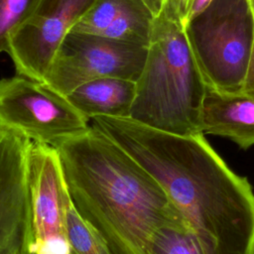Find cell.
Segmentation results:
<instances>
[{
	"label": "cell",
	"instance_id": "6da1fadb",
	"mask_svg": "<svg viewBox=\"0 0 254 254\" xmlns=\"http://www.w3.org/2000/svg\"><path fill=\"white\" fill-rule=\"evenodd\" d=\"M91 125L115 142L165 190L203 254H254V190L199 133L180 136L130 117Z\"/></svg>",
	"mask_w": 254,
	"mask_h": 254
},
{
	"label": "cell",
	"instance_id": "7a4b0ae2",
	"mask_svg": "<svg viewBox=\"0 0 254 254\" xmlns=\"http://www.w3.org/2000/svg\"><path fill=\"white\" fill-rule=\"evenodd\" d=\"M56 149L73 205L109 254H149L158 229L190 228L162 186L94 126Z\"/></svg>",
	"mask_w": 254,
	"mask_h": 254
},
{
	"label": "cell",
	"instance_id": "3957f363",
	"mask_svg": "<svg viewBox=\"0 0 254 254\" xmlns=\"http://www.w3.org/2000/svg\"><path fill=\"white\" fill-rule=\"evenodd\" d=\"M205 91L183 28L159 14L130 118L175 135L199 134Z\"/></svg>",
	"mask_w": 254,
	"mask_h": 254
},
{
	"label": "cell",
	"instance_id": "277c9868",
	"mask_svg": "<svg viewBox=\"0 0 254 254\" xmlns=\"http://www.w3.org/2000/svg\"><path fill=\"white\" fill-rule=\"evenodd\" d=\"M183 30L206 87L242 93L254 42V15L248 1L213 0Z\"/></svg>",
	"mask_w": 254,
	"mask_h": 254
},
{
	"label": "cell",
	"instance_id": "5b68a950",
	"mask_svg": "<svg viewBox=\"0 0 254 254\" xmlns=\"http://www.w3.org/2000/svg\"><path fill=\"white\" fill-rule=\"evenodd\" d=\"M89 120L43 82L16 74L0 79V125L58 148L84 133Z\"/></svg>",
	"mask_w": 254,
	"mask_h": 254
},
{
	"label": "cell",
	"instance_id": "8992f818",
	"mask_svg": "<svg viewBox=\"0 0 254 254\" xmlns=\"http://www.w3.org/2000/svg\"><path fill=\"white\" fill-rule=\"evenodd\" d=\"M147 54L148 47L70 31L57 50L43 83L66 96L80 84L100 77L136 82Z\"/></svg>",
	"mask_w": 254,
	"mask_h": 254
},
{
	"label": "cell",
	"instance_id": "52a82bcc",
	"mask_svg": "<svg viewBox=\"0 0 254 254\" xmlns=\"http://www.w3.org/2000/svg\"><path fill=\"white\" fill-rule=\"evenodd\" d=\"M31 254H74L66 229L70 195L56 148L33 142L29 157Z\"/></svg>",
	"mask_w": 254,
	"mask_h": 254
},
{
	"label": "cell",
	"instance_id": "ba28073f",
	"mask_svg": "<svg viewBox=\"0 0 254 254\" xmlns=\"http://www.w3.org/2000/svg\"><path fill=\"white\" fill-rule=\"evenodd\" d=\"M94 0H41L32 16L13 34L10 56L16 74L43 82L64 37Z\"/></svg>",
	"mask_w": 254,
	"mask_h": 254
},
{
	"label": "cell",
	"instance_id": "9c48e42d",
	"mask_svg": "<svg viewBox=\"0 0 254 254\" xmlns=\"http://www.w3.org/2000/svg\"><path fill=\"white\" fill-rule=\"evenodd\" d=\"M32 143L0 125V254H31Z\"/></svg>",
	"mask_w": 254,
	"mask_h": 254
},
{
	"label": "cell",
	"instance_id": "30bf717a",
	"mask_svg": "<svg viewBox=\"0 0 254 254\" xmlns=\"http://www.w3.org/2000/svg\"><path fill=\"white\" fill-rule=\"evenodd\" d=\"M202 134L230 139L242 149L254 145V98L206 87L200 114Z\"/></svg>",
	"mask_w": 254,
	"mask_h": 254
},
{
	"label": "cell",
	"instance_id": "8fae6325",
	"mask_svg": "<svg viewBox=\"0 0 254 254\" xmlns=\"http://www.w3.org/2000/svg\"><path fill=\"white\" fill-rule=\"evenodd\" d=\"M136 82L119 77H100L84 82L65 97L89 121L98 116L130 117Z\"/></svg>",
	"mask_w": 254,
	"mask_h": 254
},
{
	"label": "cell",
	"instance_id": "7c38bea8",
	"mask_svg": "<svg viewBox=\"0 0 254 254\" xmlns=\"http://www.w3.org/2000/svg\"><path fill=\"white\" fill-rule=\"evenodd\" d=\"M67 238L74 254H109L99 234L78 213L71 198L66 208Z\"/></svg>",
	"mask_w": 254,
	"mask_h": 254
},
{
	"label": "cell",
	"instance_id": "4fadbf2b",
	"mask_svg": "<svg viewBox=\"0 0 254 254\" xmlns=\"http://www.w3.org/2000/svg\"><path fill=\"white\" fill-rule=\"evenodd\" d=\"M149 254H203L190 228L162 227L152 236Z\"/></svg>",
	"mask_w": 254,
	"mask_h": 254
},
{
	"label": "cell",
	"instance_id": "5bb4252c",
	"mask_svg": "<svg viewBox=\"0 0 254 254\" xmlns=\"http://www.w3.org/2000/svg\"><path fill=\"white\" fill-rule=\"evenodd\" d=\"M132 0H94L71 31L102 36Z\"/></svg>",
	"mask_w": 254,
	"mask_h": 254
},
{
	"label": "cell",
	"instance_id": "9a60e30c",
	"mask_svg": "<svg viewBox=\"0 0 254 254\" xmlns=\"http://www.w3.org/2000/svg\"><path fill=\"white\" fill-rule=\"evenodd\" d=\"M41 0H0V54L9 53L13 34L32 16Z\"/></svg>",
	"mask_w": 254,
	"mask_h": 254
},
{
	"label": "cell",
	"instance_id": "2e32d148",
	"mask_svg": "<svg viewBox=\"0 0 254 254\" xmlns=\"http://www.w3.org/2000/svg\"><path fill=\"white\" fill-rule=\"evenodd\" d=\"M192 2L193 0H165L160 14L184 29L188 23Z\"/></svg>",
	"mask_w": 254,
	"mask_h": 254
},
{
	"label": "cell",
	"instance_id": "e0dca14e",
	"mask_svg": "<svg viewBox=\"0 0 254 254\" xmlns=\"http://www.w3.org/2000/svg\"><path fill=\"white\" fill-rule=\"evenodd\" d=\"M242 93L249 97L254 98V42L252 46L246 77H245L243 88H242Z\"/></svg>",
	"mask_w": 254,
	"mask_h": 254
},
{
	"label": "cell",
	"instance_id": "ac0fdd59",
	"mask_svg": "<svg viewBox=\"0 0 254 254\" xmlns=\"http://www.w3.org/2000/svg\"><path fill=\"white\" fill-rule=\"evenodd\" d=\"M213 0H193L190 14H189V19L188 22L194 18L195 16L199 15L200 13H202L211 3Z\"/></svg>",
	"mask_w": 254,
	"mask_h": 254
},
{
	"label": "cell",
	"instance_id": "d6986e66",
	"mask_svg": "<svg viewBox=\"0 0 254 254\" xmlns=\"http://www.w3.org/2000/svg\"><path fill=\"white\" fill-rule=\"evenodd\" d=\"M144 1L152 10V12L155 14V16H158L162 11L165 0H144Z\"/></svg>",
	"mask_w": 254,
	"mask_h": 254
},
{
	"label": "cell",
	"instance_id": "ffe728a7",
	"mask_svg": "<svg viewBox=\"0 0 254 254\" xmlns=\"http://www.w3.org/2000/svg\"><path fill=\"white\" fill-rule=\"evenodd\" d=\"M247 1H248L249 5H250L251 10H252V13H253V15H254V0H247Z\"/></svg>",
	"mask_w": 254,
	"mask_h": 254
}]
</instances>
